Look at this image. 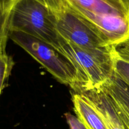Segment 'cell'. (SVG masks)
<instances>
[{"instance_id": "5bb4252c", "label": "cell", "mask_w": 129, "mask_h": 129, "mask_svg": "<svg viewBox=\"0 0 129 129\" xmlns=\"http://www.w3.org/2000/svg\"><path fill=\"white\" fill-rule=\"evenodd\" d=\"M6 43L5 42L0 43V52L6 51Z\"/></svg>"}, {"instance_id": "9a60e30c", "label": "cell", "mask_w": 129, "mask_h": 129, "mask_svg": "<svg viewBox=\"0 0 129 129\" xmlns=\"http://www.w3.org/2000/svg\"><path fill=\"white\" fill-rule=\"evenodd\" d=\"M121 1L129 11V0H121Z\"/></svg>"}, {"instance_id": "7c38bea8", "label": "cell", "mask_w": 129, "mask_h": 129, "mask_svg": "<svg viewBox=\"0 0 129 129\" xmlns=\"http://www.w3.org/2000/svg\"><path fill=\"white\" fill-rule=\"evenodd\" d=\"M19 0H0V16L10 13Z\"/></svg>"}, {"instance_id": "9c48e42d", "label": "cell", "mask_w": 129, "mask_h": 129, "mask_svg": "<svg viewBox=\"0 0 129 129\" xmlns=\"http://www.w3.org/2000/svg\"><path fill=\"white\" fill-rule=\"evenodd\" d=\"M14 65L13 58L8 55L6 51L0 52V96L3 89L7 85Z\"/></svg>"}, {"instance_id": "6da1fadb", "label": "cell", "mask_w": 129, "mask_h": 129, "mask_svg": "<svg viewBox=\"0 0 129 129\" xmlns=\"http://www.w3.org/2000/svg\"><path fill=\"white\" fill-rule=\"evenodd\" d=\"M55 14L60 37L90 54L113 71L115 46L103 33L68 5L64 11Z\"/></svg>"}, {"instance_id": "5b68a950", "label": "cell", "mask_w": 129, "mask_h": 129, "mask_svg": "<svg viewBox=\"0 0 129 129\" xmlns=\"http://www.w3.org/2000/svg\"><path fill=\"white\" fill-rule=\"evenodd\" d=\"M71 10L93 24L105 36L118 31L121 17L129 18V11L121 0H65Z\"/></svg>"}, {"instance_id": "277c9868", "label": "cell", "mask_w": 129, "mask_h": 129, "mask_svg": "<svg viewBox=\"0 0 129 129\" xmlns=\"http://www.w3.org/2000/svg\"><path fill=\"white\" fill-rule=\"evenodd\" d=\"M57 49L74 66L76 72L73 90L82 93L103 86L113 75V71L94 56L60 37Z\"/></svg>"}, {"instance_id": "4fadbf2b", "label": "cell", "mask_w": 129, "mask_h": 129, "mask_svg": "<svg viewBox=\"0 0 129 129\" xmlns=\"http://www.w3.org/2000/svg\"><path fill=\"white\" fill-rule=\"evenodd\" d=\"M65 117L71 129H86L78 117H75L71 113H66Z\"/></svg>"}, {"instance_id": "30bf717a", "label": "cell", "mask_w": 129, "mask_h": 129, "mask_svg": "<svg viewBox=\"0 0 129 129\" xmlns=\"http://www.w3.org/2000/svg\"><path fill=\"white\" fill-rule=\"evenodd\" d=\"M45 5L55 13H59L64 11L67 7L65 0H36Z\"/></svg>"}, {"instance_id": "8fae6325", "label": "cell", "mask_w": 129, "mask_h": 129, "mask_svg": "<svg viewBox=\"0 0 129 129\" xmlns=\"http://www.w3.org/2000/svg\"><path fill=\"white\" fill-rule=\"evenodd\" d=\"M10 13L0 16V43H7L9 38V19Z\"/></svg>"}, {"instance_id": "3957f363", "label": "cell", "mask_w": 129, "mask_h": 129, "mask_svg": "<svg viewBox=\"0 0 129 129\" xmlns=\"http://www.w3.org/2000/svg\"><path fill=\"white\" fill-rule=\"evenodd\" d=\"M9 38L39 62L54 78L73 89L76 72L70 60L53 45L16 31L9 32Z\"/></svg>"}, {"instance_id": "52a82bcc", "label": "cell", "mask_w": 129, "mask_h": 129, "mask_svg": "<svg viewBox=\"0 0 129 129\" xmlns=\"http://www.w3.org/2000/svg\"><path fill=\"white\" fill-rule=\"evenodd\" d=\"M74 110L86 129H107L103 119L91 103L82 94H73Z\"/></svg>"}, {"instance_id": "8992f818", "label": "cell", "mask_w": 129, "mask_h": 129, "mask_svg": "<svg viewBox=\"0 0 129 129\" xmlns=\"http://www.w3.org/2000/svg\"><path fill=\"white\" fill-rule=\"evenodd\" d=\"M102 87L110 98L125 129H129V87L113 73Z\"/></svg>"}, {"instance_id": "ba28073f", "label": "cell", "mask_w": 129, "mask_h": 129, "mask_svg": "<svg viewBox=\"0 0 129 129\" xmlns=\"http://www.w3.org/2000/svg\"><path fill=\"white\" fill-rule=\"evenodd\" d=\"M113 71V74L129 87V40L115 46Z\"/></svg>"}, {"instance_id": "7a4b0ae2", "label": "cell", "mask_w": 129, "mask_h": 129, "mask_svg": "<svg viewBox=\"0 0 129 129\" xmlns=\"http://www.w3.org/2000/svg\"><path fill=\"white\" fill-rule=\"evenodd\" d=\"M10 31L30 35L56 49L59 45L56 14L36 0H19L16 3L9 19Z\"/></svg>"}]
</instances>
